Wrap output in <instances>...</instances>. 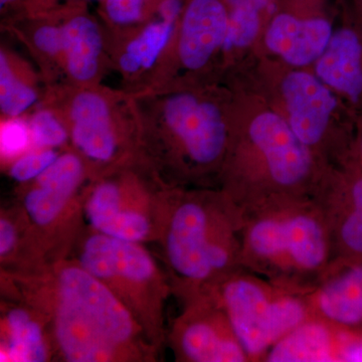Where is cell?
<instances>
[{"label": "cell", "mask_w": 362, "mask_h": 362, "mask_svg": "<svg viewBox=\"0 0 362 362\" xmlns=\"http://www.w3.org/2000/svg\"><path fill=\"white\" fill-rule=\"evenodd\" d=\"M16 297L39 312L54 358L66 362H148L159 350L139 323L95 276L75 259L9 272Z\"/></svg>", "instance_id": "6da1fadb"}, {"label": "cell", "mask_w": 362, "mask_h": 362, "mask_svg": "<svg viewBox=\"0 0 362 362\" xmlns=\"http://www.w3.org/2000/svg\"><path fill=\"white\" fill-rule=\"evenodd\" d=\"M132 96L140 161L163 185L182 164L207 168L220 160L228 129L218 104L190 90L151 88Z\"/></svg>", "instance_id": "7a4b0ae2"}, {"label": "cell", "mask_w": 362, "mask_h": 362, "mask_svg": "<svg viewBox=\"0 0 362 362\" xmlns=\"http://www.w3.org/2000/svg\"><path fill=\"white\" fill-rule=\"evenodd\" d=\"M70 258L90 272L129 310L150 342L160 349L168 284L144 244L90 230L78 235Z\"/></svg>", "instance_id": "3957f363"}, {"label": "cell", "mask_w": 362, "mask_h": 362, "mask_svg": "<svg viewBox=\"0 0 362 362\" xmlns=\"http://www.w3.org/2000/svg\"><path fill=\"white\" fill-rule=\"evenodd\" d=\"M54 104L65 118L71 149L84 159L90 177L139 160V125L132 95L96 85L63 90Z\"/></svg>", "instance_id": "277c9868"}, {"label": "cell", "mask_w": 362, "mask_h": 362, "mask_svg": "<svg viewBox=\"0 0 362 362\" xmlns=\"http://www.w3.org/2000/svg\"><path fill=\"white\" fill-rule=\"evenodd\" d=\"M165 185L137 160L90 178L83 194V218L90 230L130 242H156L168 202Z\"/></svg>", "instance_id": "5b68a950"}, {"label": "cell", "mask_w": 362, "mask_h": 362, "mask_svg": "<svg viewBox=\"0 0 362 362\" xmlns=\"http://www.w3.org/2000/svg\"><path fill=\"white\" fill-rule=\"evenodd\" d=\"M158 242L170 270L187 282H204L230 262L206 207L194 199L173 201L169 192Z\"/></svg>", "instance_id": "8992f818"}, {"label": "cell", "mask_w": 362, "mask_h": 362, "mask_svg": "<svg viewBox=\"0 0 362 362\" xmlns=\"http://www.w3.org/2000/svg\"><path fill=\"white\" fill-rule=\"evenodd\" d=\"M223 301L237 341L251 356L275 344L304 320L301 302L289 298L270 300L258 285L246 280L228 283Z\"/></svg>", "instance_id": "52a82bcc"}, {"label": "cell", "mask_w": 362, "mask_h": 362, "mask_svg": "<svg viewBox=\"0 0 362 362\" xmlns=\"http://www.w3.org/2000/svg\"><path fill=\"white\" fill-rule=\"evenodd\" d=\"M185 4V0H163L148 20L122 37L116 63L126 81L139 86L150 75L157 78L159 64L177 35Z\"/></svg>", "instance_id": "ba28073f"}, {"label": "cell", "mask_w": 362, "mask_h": 362, "mask_svg": "<svg viewBox=\"0 0 362 362\" xmlns=\"http://www.w3.org/2000/svg\"><path fill=\"white\" fill-rule=\"evenodd\" d=\"M87 4L81 0L54 4L59 7L63 26L62 70L73 86L98 84L104 66V30L88 11Z\"/></svg>", "instance_id": "9c48e42d"}, {"label": "cell", "mask_w": 362, "mask_h": 362, "mask_svg": "<svg viewBox=\"0 0 362 362\" xmlns=\"http://www.w3.org/2000/svg\"><path fill=\"white\" fill-rule=\"evenodd\" d=\"M249 244L262 258H288L310 270L322 265L326 257L322 228L308 216L259 221L250 232Z\"/></svg>", "instance_id": "30bf717a"}, {"label": "cell", "mask_w": 362, "mask_h": 362, "mask_svg": "<svg viewBox=\"0 0 362 362\" xmlns=\"http://www.w3.org/2000/svg\"><path fill=\"white\" fill-rule=\"evenodd\" d=\"M249 134L279 185L291 187L308 175L312 163L309 146L298 138L282 116L274 112L259 114L250 125Z\"/></svg>", "instance_id": "8fae6325"}, {"label": "cell", "mask_w": 362, "mask_h": 362, "mask_svg": "<svg viewBox=\"0 0 362 362\" xmlns=\"http://www.w3.org/2000/svg\"><path fill=\"white\" fill-rule=\"evenodd\" d=\"M223 0H185L178 25V61L188 71L202 70L221 49L228 25Z\"/></svg>", "instance_id": "7c38bea8"}, {"label": "cell", "mask_w": 362, "mask_h": 362, "mask_svg": "<svg viewBox=\"0 0 362 362\" xmlns=\"http://www.w3.org/2000/svg\"><path fill=\"white\" fill-rule=\"evenodd\" d=\"M282 95L295 134L307 146H314L322 139L337 111V93L316 75L294 71L283 80Z\"/></svg>", "instance_id": "4fadbf2b"}, {"label": "cell", "mask_w": 362, "mask_h": 362, "mask_svg": "<svg viewBox=\"0 0 362 362\" xmlns=\"http://www.w3.org/2000/svg\"><path fill=\"white\" fill-rule=\"evenodd\" d=\"M315 75L362 113V26L345 25L333 33L315 62Z\"/></svg>", "instance_id": "5bb4252c"}, {"label": "cell", "mask_w": 362, "mask_h": 362, "mask_svg": "<svg viewBox=\"0 0 362 362\" xmlns=\"http://www.w3.org/2000/svg\"><path fill=\"white\" fill-rule=\"evenodd\" d=\"M330 21L323 18H300L280 13L267 28L265 44L269 51L288 65L302 68L315 64L333 35Z\"/></svg>", "instance_id": "9a60e30c"}, {"label": "cell", "mask_w": 362, "mask_h": 362, "mask_svg": "<svg viewBox=\"0 0 362 362\" xmlns=\"http://www.w3.org/2000/svg\"><path fill=\"white\" fill-rule=\"evenodd\" d=\"M4 305L1 315L0 361H54V349L45 319L39 312L16 298Z\"/></svg>", "instance_id": "2e32d148"}, {"label": "cell", "mask_w": 362, "mask_h": 362, "mask_svg": "<svg viewBox=\"0 0 362 362\" xmlns=\"http://www.w3.org/2000/svg\"><path fill=\"white\" fill-rule=\"evenodd\" d=\"M175 343L185 358L194 362H242L246 352L238 341L221 332L207 319L181 323L175 330Z\"/></svg>", "instance_id": "e0dca14e"}, {"label": "cell", "mask_w": 362, "mask_h": 362, "mask_svg": "<svg viewBox=\"0 0 362 362\" xmlns=\"http://www.w3.org/2000/svg\"><path fill=\"white\" fill-rule=\"evenodd\" d=\"M319 307L326 317L339 324L362 321V265L352 267L333 279L319 295Z\"/></svg>", "instance_id": "ac0fdd59"}, {"label": "cell", "mask_w": 362, "mask_h": 362, "mask_svg": "<svg viewBox=\"0 0 362 362\" xmlns=\"http://www.w3.org/2000/svg\"><path fill=\"white\" fill-rule=\"evenodd\" d=\"M267 361L271 362L332 361L328 330L317 323L300 324L274 344Z\"/></svg>", "instance_id": "d6986e66"}, {"label": "cell", "mask_w": 362, "mask_h": 362, "mask_svg": "<svg viewBox=\"0 0 362 362\" xmlns=\"http://www.w3.org/2000/svg\"><path fill=\"white\" fill-rule=\"evenodd\" d=\"M39 92L25 78L6 49L0 52V111L4 118L21 117L39 101Z\"/></svg>", "instance_id": "ffe728a7"}, {"label": "cell", "mask_w": 362, "mask_h": 362, "mask_svg": "<svg viewBox=\"0 0 362 362\" xmlns=\"http://www.w3.org/2000/svg\"><path fill=\"white\" fill-rule=\"evenodd\" d=\"M162 1L163 0H102L99 2L100 14L108 28L126 35L148 20Z\"/></svg>", "instance_id": "44dd1931"}, {"label": "cell", "mask_w": 362, "mask_h": 362, "mask_svg": "<svg viewBox=\"0 0 362 362\" xmlns=\"http://www.w3.org/2000/svg\"><path fill=\"white\" fill-rule=\"evenodd\" d=\"M28 120L33 148L62 149L70 143L65 118L54 105L39 107Z\"/></svg>", "instance_id": "7402d4cb"}, {"label": "cell", "mask_w": 362, "mask_h": 362, "mask_svg": "<svg viewBox=\"0 0 362 362\" xmlns=\"http://www.w3.org/2000/svg\"><path fill=\"white\" fill-rule=\"evenodd\" d=\"M228 30L221 49L230 52L244 49L254 42L259 30V13L251 1L235 8L228 9Z\"/></svg>", "instance_id": "603a6c76"}, {"label": "cell", "mask_w": 362, "mask_h": 362, "mask_svg": "<svg viewBox=\"0 0 362 362\" xmlns=\"http://www.w3.org/2000/svg\"><path fill=\"white\" fill-rule=\"evenodd\" d=\"M25 244V223L18 209L2 211L0 216V261L4 270H13L20 262Z\"/></svg>", "instance_id": "cb8c5ba5"}, {"label": "cell", "mask_w": 362, "mask_h": 362, "mask_svg": "<svg viewBox=\"0 0 362 362\" xmlns=\"http://www.w3.org/2000/svg\"><path fill=\"white\" fill-rule=\"evenodd\" d=\"M33 148L32 132L26 118L11 117L2 119L0 125V154L2 163L11 162Z\"/></svg>", "instance_id": "d4e9b609"}, {"label": "cell", "mask_w": 362, "mask_h": 362, "mask_svg": "<svg viewBox=\"0 0 362 362\" xmlns=\"http://www.w3.org/2000/svg\"><path fill=\"white\" fill-rule=\"evenodd\" d=\"M62 152L54 148H33L7 165V173L16 182L25 185L45 173Z\"/></svg>", "instance_id": "484cf974"}, {"label": "cell", "mask_w": 362, "mask_h": 362, "mask_svg": "<svg viewBox=\"0 0 362 362\" xmlns=\"http://www.w3.org/2000/svg\"><path fill=\"white\" fill-rule=\"evenodd\" d=\"M351 211L341 226V239L352 252L362 255V175L351 188Z\"/></svg>", "instance_id": "4316f807"}, {"label": "cell", "mask_w": 362, "mask_h": 362, "mask_svg": "<svg viewBox=\"0 0 362 362\" xmlns=\"http://www.w3.org/2000/svg\"><path fill=\"white\" fill-rule=\"evenodd\" d=\"M32 1L33 0H0L1 14H11V18H16L23 13Z\"/></svg>", "instance_id": "83f0119b"}, {"label": "cell", "mask_w": 362, "mask_h": 362, "mask_svg": "<svg viewBox=\"0 0 362 362\" xmlns=\"http://www.w3.org/2000/svg\"><path fill=\"white\" fill-rule=\"evenodd\" d=\"M342 361L362 362V340H354L346 343L342 349Z\"/></svg>", "instance_id": "f1b7e54d"}, {"label": "cell", "mask_w": 362, "mask_h": 362, "mask_svg": "<svg viewBox=\"0 0 362 362\" xmlns=\"http://www.w3.org/2000/svg\"><path fill=\"white\" fill-rule=\"evenodd\" d=\"M68 1V0H33L30 6L26 7L23 13H35V11H44L45 8H49L54 4H61V2ZM81 1H102V0H81Z\"/></svg>", "instance_id": "f546056e"}, {"label": "cell", "mask_w": 362, "mask_h": 362, "mask_svg": "<svg viewBox=\"0 0 362 362\" xmlns=\"http://www.w3.org/2000/svg\"><path fill=\"white\" fill-rule=\"evenodd\" d=\"M250 1L259 11H262L269 6H271L276 0H250Z\"/></svg>", "instance_id": "4dcf8cb0"}, {"label": "cell", "mask_w": 362, "mask_h": 362, "mask_svg": "<svg viewBox=\"0 0 362 362\" xmlns=\"http://www.w3.org/2000/svg\"><path fill=\"white\" fill-rule=\"evenodd\" d=\"M249 0H223L226 6H228V9L235 8V7L243 6L246 4Z\"/></svg>", "instance_id": "1f68e13d"}, {"label": "cell", "mask_w": 362, "mask_h": 362, "mask_svg": "<svg viewBox=\"0 0 362 362\" xmlns=\"http://www.w3.org/2000/svg\"><path fill=\"white\" fill-rule=\"evenodd\" d=\"M359 157H361V160L362 162V129H361V139H359Z\"/></svg>", "instance_id": "d6a6232c"}, {"label": "cell", "mask_w": 362, "mask_h": 362, "mask_svg": "<svg viewBox=\"0 0 362 362\" xmlns=\"http://www.w3.org/2000/svg\"><path fill=\"white\" fill-rule=\"evenodd\" d=\"M358 1L359 8H361V13H362V0H357Z\"/></svg>", "instance_id": "836d02e7"}]
</instances>
